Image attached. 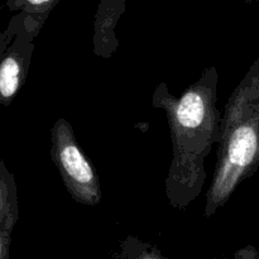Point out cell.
I'll return each mask as SVG.
<instances>
[{"label":"cell","instance_id":"6da1fadb","mask_svg":"<svg viewBox=\"0 0 259 259\" xmlns=\"http://www.w3.org/2000/svg\"><path fill=\"white\" fill-rule=\"evenodd\" d=\"M218 83L217 67L209 66L179 98L166 82H159L152 95V106L166 113L171 132L172 161L164 190L168 204L179 211H185L201 195L207 179L205 159L219 142Z\"/></svg>","mask_w":259,"mask_h":259},{"label":"cell","instance_id":"7a4b0ae2","mask_svg":"<svg viewBox=\"0 0 259 259\" xmlns=\"http://www.w3.org/2000/svg\"><path fill=\"white\" fill-rule=\"evenodd\" d=\"M259 168V57L230 95L220 121L218 156L205 195L211 218Z\"/></svg>","mask_w":259,"mask_h":259},{"label":"cell","instance_id":"3957f363","mask_svg":"<svg viewBox=\"0 0 259 259\" xmlns=\"http://www.w3.org/2000/svg\"><path fill=\"white\" fill-rule=\"evenodd\" d=\"M51 158L68 195L77 204L96 206L103 199L100 180L81 149L72 125L58 118L51 128Z\"/></svg>","mask_w":259,"mask_h":259},{"label":"cell","instance_id":"277c9868","mask_svg":"<svg viewBox=\"0 0 259 259\" xmlns=\"http://www.w3.org/2000/svg\"><path fill=\"white\" fill-rule=\"evenodd\" d=\"M125 12V0H99L94 19V53L98 57L110 58L119 47L115 28Z\"/></svg>","mask_w":259,"mask_h":259},{"label":"cell","instance_id":"5b68a950","mask_svg":"<svg viewBox=\"0 0 259 259\" xmlns=\"http://www.w3.org/2000/svg\"><path fill=\"white\" fill-rule=\"evenodd\" d=\"M60 2L61 0H9L8 5L12 9H22L25 13L47 19L53 8Z\"/></svg>","mask_w":259,"mask_h":259},{"label":"cell","instance_id":"8992f818","mask_svg":"<svg viewBox=\"0 0 259 259\" xmlns=\"http://www.w3.org/2000/svg\"><path fill=\"white\" fill-rule=\"evenodd\" d=\"M235 257L237 258H258L259 253L255 248H244V249L239 250L238 253H235Z\"/></svg>","mask_w":259,"mask_h":259},{"label":"cell","instance_id":"52a82bcc","mask_svg":"<svg viewBox=\"0 0 259 259\" xmlns=\"http://www.w3.org/2000/svg\"><path fill=\"white\" fill-rule=\"evenodd\" d=\"M5 248H7V242H5V240H3L2 235H0V258L4 255Z\"/></svg>","mask_w":259,"mask_h":259},{"label":"cell","instance_id":"ba28073f","mask_svg":"<svg viewBox=\"0 0 259 259\" xmlns=\"http://www.w3.org/2000/svg\"><path fill=\"white\" fill-rule=\"evenodd\" d=\"M240 2H248V3H250V2H259V0H240Z\"/></svg>","mask_w":259,"mask_h":259}]
</instances>
